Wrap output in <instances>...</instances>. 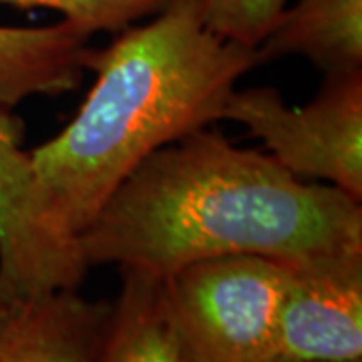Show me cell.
<instances>
[{"mask_svg":"<svg viewBox=\"0 0 362 362\" xmlns=\"http://www.w3.org/2000/svg\"><path fill=\"white\" fill-rule=\"evenodd\" d=\"M77 240L89 268L169 278L221 256L300 262L362 252V207L206 127L147 157Z\"/></svg>","mask_w":362,"mask_h":362,"instance_id":"1","label":"cell"},{"mask_svg":"<svg viewBox=\"0 0 362 362\" xmlns=\"http://www.w3.org/2000/svg\"><path fill=\"white\" fill-rule=\"evenodd\" d=\"M258 65L254 47L206 25L204 0H173L95 49L87 71L97 78L77 115L30 151L54 228L77 240L147 157L221 119L235 83Z\"/></svg>","mask_w":362,"mask_h":362,"instance_id":"2","label":"cell"},{"mask_svg":"<svg viewBox=\"0 0 362 362\" xmlns=\"http://www.w3.org/2000/svg\"><path fill=\"white\" fill-rule=\"evenodd\" d=\"M288 264L266 256L202 259L165 278L195 362H274Z\"/></svg>","mask_w":362,"mask_h":362,"instance_id":"3","label":"cell"},{"mask_svg":"<svg viewBox=\"0 0 362 362\" xmlns=\"http://www.w3.org/2000/svg\"><path fill=\"white\" fill-rule=\"evenodd\" d=\"M221 119L242 123L292 175L362 202V71L326 77L300 109L274 87L233 89Z\"/></svg>","mask_w":362,"mask_h":362,"instance_id":"4","label":"cell"},{"mask_svg":"<svg viewBox=\"0 0 362 362\" xmlns=\"http://www.w3.org/2000/svg\"><path fill=\"white\" fill-rule=\"evenodd\" d=\"M23 139L21 117L0 107V304L78 290L89 270L49 218Z\"/></svg>","mask_w":362,"mask_h":362,"instance_id":"5","label":"cell"},{"mask_svg":"<svg viewBox=\"0 0 362 362\" xmlns=\"http://www.w3.org/2000/svg\"><path fill=\"white\" fill-rule=\"evenodd\" d=\"M286 264L274 362H362V252Z\"/></svg>","mask_w":362,"mask_h":362,"instance_id":"6","label":"cell"},{"mask_svg":"<svg viewBox=\"0 0 362 362\" xmlns=\"http://www.w3.org/2000/svg\"><path fill=\"white\" fill-rule=\"evenodd\" d=\"M111 306L78 290L0 304V362H89Z\"/></svg>","mask_w":362,"mask_h":362,"instance_id":"7","label":"cell"},{"mask_svg":"<svg viewBox=\"0 0 362 362\" xmlns=\"http://www.w3.org/2000/svg\"><path fill=\"white\" fill-rule=\"evenodd\" d=\"M90 37L66 18L49 26H0V107L77 89L95 51Z\"/></svg>","mask_w":362,"mask_h":362,"instance_id":"8","label":"cell"},{"mask_svg":"<svg viewBox=\"0 0 362 362\" xmlns=\"http://www.w3.org/2000/svg\"><path fill=\"white\" fill-rule=\"evenodd\" d=\"M121 292L89 362H195L181 334L165 278L121 270Z\"/></svg>","mask_w":362,"mask_h":362,"instance_id":"9","label":"cell"},{"mask_svg":"<svg viewBox=\"0 0 362 362\" xmlns=\"http://www.w3.org/2000/svg\"><path fill=\"white\" fill-rule=\"evenodd\" d=\"M258 59L304 57L324 77L362 71V0H296L258 47Z\"/></svg>","mask_w":362,"mask_h":362,"instance_id":"10","label":"cell"},{"mask_svg":"<svg viewBox=\"0 0 362 362\" xmlns=\"http://www.w3.org/2000/svg\"><path fill=\"white\" fill-rule=\"evenodd\" d=\"M173 0H0L16 8H52L89 33H121L143 16H156Z\"/></svg>","mask_w":362,"mask_h":362,"instance_id":"11","label":"cell"},{"mask_svg":"<svg viewBox=\"0 0 362 362\" xmlns=\"http://www.w3.org/2000/svg\"><path fill=\"white\" fill-rule=\"evenodd\" d=\"M288 0H204V21L220 37L258 47Z\"/></svg>","mask_w":362,"mask_h":362,"instance_id":"12","label":"cell"}]
</instances>
